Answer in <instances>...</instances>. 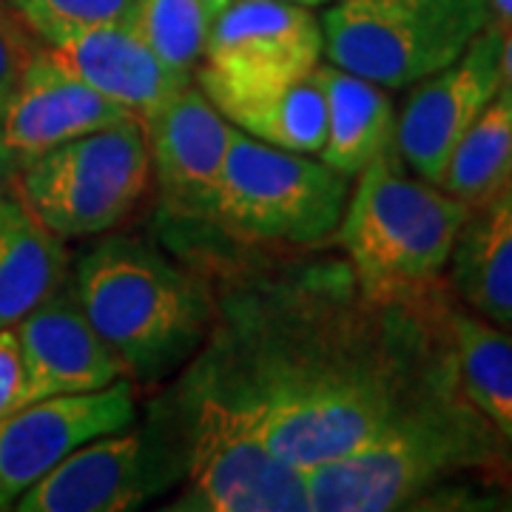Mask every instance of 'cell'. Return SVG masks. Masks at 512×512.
<instances>
[{"label": "cell", "instance_id": "obj_1", "mask_svg": "<svg viewBox=\"0 0 512 512\" xmlns=\"http://www.w3.org/2000/svg\"><path fill=\"white\" fill-rule=\"evenodd\" d=\"M222 276L214 322L185 376L299 470L350 456L458 382L450 285L370 299L348 259Z\"/></svg>", "mask_w": 512, "mask_h": 512}, {"label": "cell", "instance_id": "obj_2", "mask_svg": "<svg viewBox=\"0 0 512 512\" xmlns=\"http://www.w3.org/2000/svg\"><path fill=\"white\" fill-rule=\"evenodd\" d=\"M308 473L313 512L481 510L512 490V450L461 390L444 387L384 436Z\"/></svg>", "mask_w": 512, "mask_h": 512}, {"label": "cell", "instance_id": "obj_3", "mask_svg": "<svg viewBox=\"0 0 512 512\" xmlns=\"http://www.w3.org/2000/svg\"><path fill=\"white\" fill-rule=\"evenodd\" d=\"M69 279L134 384H157L191 365L211 333V285L143 237L97 239L77 256Z\"/></svg>", "mask_w": 512, "mask_h": 512}, {"label": "cell", "instance_id": "obj_4", "mask_svg": "<svg viewBox=\"0 0 512 512\" xmlns=\"http://www.w3.org/2000/svg\"><path fill=\"white\" fill-rule=\"evenodd\" d=\"M336 231L370 299H396L441 282L470 205L413 174L390 146L353 177Z\"/></svg>", "mask_w": 512, "mask_h": 512}, {"label": "cell", "instance_id": "obj_5", "mask_svg": "<svg viewBox=\"0 0 512 512\" xmlns=\"http://www.w3.org/2000/svg\"><path fill=\"white\" fill-rule=\"evenodd\" d=\"M350 177L313 154L259 143L234 128L208 222L248 245L319 248L336 239Z\"/></svg>", "mask_w": 512, "mask_h": 512}, {"label": "cell", "instance_id": "obj_6", "mask_svg": "<svg viewBox=\"0 0 512 512\" xmlns=\"http://www.w3.org/2000/svg\"><path fill=\"white\" fill-rule=\"evenodd\" d=\"M330 66L402 92L450 66L490 23V0H333L319 15Z\"/></svg>", "mask_w": 512, "mask_h": 512}, {"label": "cell", "instance_id": "obj_7", "mask_svg": "<svg viewBox=\"0 0 512 512\" xmlns=\"http://www.w3.org/2000/svg\"><path fill=\"white\" fill-rule=\"evenodd\" d=\"M185 441L183 512H311L308 473L271 453L256 427L188 379L171 390Z\"/></svg>", "mask_w": 512, "mask_h": 512}, {"label": "cell", "instance_id": "obj_8", "mask_svg": "<svg viewBox=\"0 0 512 512\" xmlns=\"http://www.w3.org/2000/svg\"><path fill=\"white\" fill-rule=\"evenodd\" d=\"M151 185L143 120L74 137L20 168L18 194L52 234L92 239L137 211Z\"/></svg>", "mask_w": 512, "mask_h": 512}, {"label": "cell", "instance_id": "obj_9", "mask_svg": "<svg viewBox=\"0 0 512 512\" xmlns=\"http://www.w3.org/2000/svg\"><path fill=\"white\" fill-rule=\"evenodd\" d=\"M185 478L180 410L168 393L146 424L86 441L20 495L18 512H128L146 507Z\"/></svg>", "mask_w": 512, "mask_h": 512}, {"label": "cell", "instance_id": "obj_10", "mask_svg": "<svg viewBox=\"0 0 512 512\" xmlns=\"http://www.w3.org/2000/svg\"><path fill=\"white\" fill-rule=\"evenodd\" d=\"M325 57L319 15L291 0H228L211 20L197 86L205 97L282 86Z\"/></svg>", "mask_w": 512, "mask_h": 512}, {"label": "cell", "instance_id": "obj_11", "mask_svg": "<svg viewBox=\"0 0 512 512\" xmlns=\"http://www.w3.org/2000/svg\"><path fill=\"white\" fill-rule=\"evenodd\" d=\"M504 29L490 23L450 66L410 86L396 111L393 148L427 183H439L458 140L501 89Z\"/></svg>", "mask_w": 512, "mask_h": 512}, {"label": "cell", "instance_id": "obj_12", "mask_svg": "<svg viewBox=\"0 0 512 512\" xmlns=\"http://www.w3.org/2000/svg\"><path fill=\"white\" fill-rule=\"evenodd\" d=\"M134 421L137 393L126 376L94 393L52 396L0 416V510H12L80 444Z\"/></svg>", "mask_w": 512, "mask_h": 512}, {"label": "cell", "instance_id": "obj_13", "mask_svg": "<svg viewBox=\"0 0 512 512\" xmlns=\"http://www.w3.org/2000/svg\"><path fill=\"white\" fill-rule=\"evenodd\" d=\"M151 183L163 208L183 222H208L234 126L200 86L188 83L143 117Z\"/></svg>", "mask_w": 512, "mask_h": 512}, {"label": "cell", "instance_id": "obj_14", "mask_svg": "<svg viewBox=\"0 0 512 512\" xmlns=\"http://www.w3.org/2000/svg\"><path fill=\"white\" fill-rule=\"evenodd\" d=\"M128 120L140 117L94 92L57 63L49 46H40L0 114V143L18 168H26L40 154L74 137Z\"/></svg>", "mask_w": 512, "mask_h": 512}, {"label": "cell", "instance_id": "obj_15", "mask_svg": "<svg viewBox=\"0 0 512 512\" xmlns=\"http://www.w3.org/2000/svg\"><path fill=\"white\" fill-rule=\"evenodd\" d=\"M26 393L23 407L52 396L94 393L123 379V365L97 333L66 279L18 325Z\"/></svg>", "mask_w": 512, "mask_h": 512}, {"label": "cell", "instance_id": "obj_16", "mask_svg": "<svg viewBox=\"0 0 512 512\" xmlns=\"http://www.w3.org/2000/svg\"><path fill=\"white\" fill-rule=\"evenodd\" d=\"M57 63L140 120L191 83L163 63L131 23L100 26L49 46Z\"/></svg>", "mask_w": 512, "mask_h": 512}, {"label": "cell", "instance_id": "obj_17", "mask_svg": "<svg viewBox=\"0 0 512 512\" xmlns=\"http://www.w3.org/2000/svg\"><path fill=\"white\" fill-rule=\"evenodd\" d=\"M447 268L450 293L467 311L512 330V185L470 208Z\"/></svg>", "mask_w": 512, "mask_h": 512}, {"label": "cell", "instance_id": "obj_18", "mask_svg": "<svg viewBox=\"0 0 512 512\" xmlns=\"http://www.w3.org/2000/svg\"><path fill=\"white\" fill-rule=\"evenodd\" d=\"M66 242L23 202L18 188L0 197V328L18 325L69 279Z\"/></svg>", "mask_w": 512, "mask_h": 512}, {"label": "cell", "instance_id": "obj_19", "mask_svg": "<svg viewBox=\"0 0 512 512\" xmlns=\"http://www.w3.org/2000/svg\"><path fill=\"white\" fill-rule=\"evenodd\" d=\"M316 77L325 92L328 128L325 146L316 154L333 171L356 177L384 148L393 146L396 109L382 86L370 83L359 74L336 66H316Z\"/></svg>", "mask_w": 512, "mask_h": 512}, {"label": "cell", "instance_id": "obj_20", "mask_svg": "<svg viewBox=\"0 0 512 512\" xmlns=\"http://www.w3.org/2000/svg\"><path fill=\"white\" fill-rule=\"evenodd\" d=\"M208 100L225 114L231 126L259 143L313 157L325 146L328 106L316 69L308 77L282 86L217 94Z\"/></svg>", "mask_w": 512, "mask_h": 512}, {"label": "cell", "instance_id": "obj_21", "mask_svg": "<svg viewBox=\"0 0 512 512\" xmlns=\"http://www.w3.org/2000/svg\"><path fill=\"white\" fill-rule=\"evenodd\" d=\"M461 390L512 450V330L450 305Z\"/></svg>", "mask_w": 512, "mask_h": 512}, {"label": "cell", "instance_id": "obj_22", "mask_svg": "<svg viewBox=\"0 0 512 512\" xmlns=\"http://www.w3.org/2000/svg\"><path fill=\"white\" fill-rule=\"evenodd\" d=\"M439 188L478 208L512 185V89L501 86L487 109L458 140L439 177Z\"/></svg>", "mask_w": 512, "mask_h": 512}, {"label": "cell", "instance_id": "obj_23", "mask_svg": "<svg viewBox=\"0 0 512 512\" xmlns=\"http://www.w3.org/2000/svg\"><path fill=\"white\" fill-rule=\"evenodd\" d=\"M208 0H134L131 26L171 69L194 77L211 32Z\"/></svg>", "mask_w": 512, "mask_h": 512}, {"label": "cell", "instance_id": "obj_24", "mask_svg": "<svg viewBox=\"0 0 512 512\" xmlns=\"http://www.w3.org/2000/svg\"><path fill=\"white\" fill-rule=\"evenodd\" d=\"M43 46L134 20V0H6Z\"/></svg>", "mask_w": 512, "mask_h": 512}, {"label": "cell", "instance_id": "obj_25", "mask_svg": "<svg viewBox=\"0 0 512 512\" xmlns=\"http://www.w3.org/2000/svg\"><path fill=\"white\" fill-rule=\"evenodd\" d=\"M40 40L37 35L23 23L18 12L0 0V114L6 109L12 92L18 89L20 77L26 74L29 63L40 52Z\"/></svg>", "mask_w": 512, "mask_h": 512}, {"label": "cell", "instance_id": "obj_26", "mask_svg": "<svg viewBox=\"0 0 512 512\" xmlns=\"http://www.w3.org/2000/svg\"><path fill=\"white\" fill-rule=\"evenodd\" d=\"M26 370L20 353L18 328H0V416L23 407Z\"/></svg>", "mask_w": 512, "mask_h": 512}, {"label": "cell", "instance_id": "obj_27", "mask_svg": "<svg viewBox=\"0 0 512 512\" xmlns=\"http://www.w3.org/2000/svg\"><path fill=\"white\" fill-rule=\"evenodd\" d=\"M18 174H20L18 163L9 157V151H6L3 143H0V197H3V194H9V191L18 185Z\"/></svg>", "mask_w": 512, "mask_h": 512}, {"label": "cell", "instance_id": "obj_28", "mask_svg": "<svg viewBox=\"0 0 512 512\" xmlns=\"http://www.w3.org/2000/svg\"><path fill=\"white\" fill-rule=\"evenodd\" d=\"M501 86L512 89V26L504 32V46H501Z\"/></svg>", "mask_w": 512, "mask_h": 512}, {"label": "cell", "instance_id": "obj_29", "mask_svg": "<svg viewBox=\"0 0 512 512\" xmlns=\"http://www.w3.org/2000/svg\"><path fill=\"white\" fill-rule=\"evenodd\" d=\"M490 9H493V20L507 32L512 26V0H490Z\"/></svg>", "mask_w": 512, "mask_h": 512}, {"label": "cell", "instance_id": "obj_30", "mask_svg": "<svg viewBox=\"0 0 512 512\" xmlns=\"http://www.w3.org/2000/svg\"><path fill=\"white\" fill-rule=\"evenodd\" d=\"M291 3H299V6H308V9H325L328 3H333V0H291Z\"/></svg>", "mask_w": 512, "mask_h": 512}, {"label": "cell", "instance_id": "obj_31", "mask_svg": "<svg viewBox=\"0 0 512 512\" xmlns=\"http://www.w3.org/2000/svg\"><path fill=\"white\" fill-rule=\"evenodd\" d=\"M225 3H228V0H208V6L214 9V15L220 12V9H222V6H225Z\"/></svg>", "mask_w": 512, "mask_h": 512}]
</instances>
